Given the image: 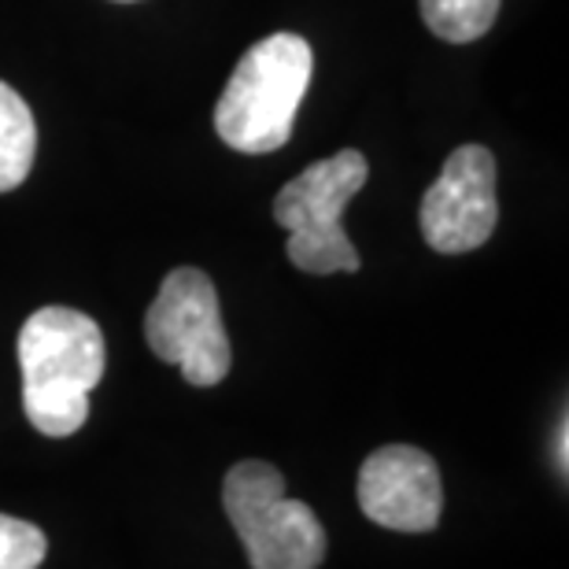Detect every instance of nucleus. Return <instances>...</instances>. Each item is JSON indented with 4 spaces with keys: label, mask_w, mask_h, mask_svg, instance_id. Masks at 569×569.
<instances>
[{
    "label": "nucleus",
    "mask_w": 569,
    "mask_h": 569,
    "mask_svg": "<svg viewBox=\"0 0 569 569\" xmlns=\"http://www.w3.org/2000/svg\"><path fill=\"white\" fill-rule=\"evenodd\" d=\"M566 432H569V422L562 418V426H559V466H562V470H566V459H569V455H566Z\"/></svg>",
    "instance_id": "nucleus-11"
},
{
    "label": "nucleus",
    "mask_w": 569,
    "mask_h": 569,
    "mask_svg": "<svg viewBox=\"0 0 569 569\" xmlns=\"http://www.w3.org/2000/svg\"><path fill=\"white\" fill-rule=\"evenodd\" d=\"M499 16V0H422L426 27L440 41L466 44L485 38Z\"/></svg>",
    "instance_id": "nucleus-9"
},
{
    "label": "nucleus",
    "mask_w": 569,
    "mask_h": 569,
    "mask_svg": "<svg viewBox=\"0 0 569 569\" xmlns=\"http://www.w3.org/2000/svg\"><path fill=\"white\" fill-rule=\"evenodd\" d=\"M496 156L485 144L455 148L422 197V237L432 252L462 256L496 233Z\"/></svg>",
    "instance_id": "nucleus-6"
},
{
    "label": "nucleus",
    "mask_w": 569,
    "mask_h": 569,
    "mask_svg": "<svg viewBox=\"0 0 569 569\" xmlns=\"http://www.w3.org/2000/svg\"><path fill=\"white\" fill-rule=\"evenodd\" d=\"M370 163L356 148L311 163L303 174H296L289 186L278 192L274 219L289 241H284V256L303 274H356L359 252L348 241L340 214L348 203L359 197L367 186Z\"/></svg>",
    "instance_id": "nucleus-3"
},
{
    "label": "nucleus",
    "mask_w": 569,
    "mask_h": 569,
    "mask_svg": "<svg viewBox=\"0 0 569 569\" xmlns=\"http://www.w3.org/2000/svg\"><path fill=\"white\" fill-rule=\"evenodd\" d=\"M104 333L74 307H41L19 329L22 411L44 437H74L89 418V392L104 378Z\"/></svg>",
    "instance_id": "nucleus-1"
},
{
    "label": "nucleus",
    "mask_w": 569,
    "mask_h": 569,
    "mask_svg": "<svg viewBox=\"0 0 569 569\" xmlns=\"http://www.w3.org/2000/svg\"><path fill=\"white\" fill-rule=\"evenodd\" d=\"M144 340L156 359L174 362L181 378L197 389L219 385L233 367L219 292L197 267H178L163 278L144 315Z\"/></svg>",
    "instance_id": "nucleus-5"
},
{
    "label": "nucleus",
    "mask_w": 569,
    "mask_h": 569,
    "mask_svg": "<svg viewBox=\"0 0 569 569\" xmlns=\"http://www.w3.org/2000/svg\"><path fill=\"white\" fill-rule=\"evenodd\" d=\"M49 555V540L33 521L0 515V569H38Z\"/></svg>",
    "instance_id": "nucleus-10"
},
{
    "label": "nucleus",
    "mask_w": 569,
    "mask_h": 569,
    "mask_svg": "<svg viewBox=\"0 0 569 569\" xmlns=\"http://www.w3.org/2000/svg\"><path fill=\"white\" fill-rule=\"evenodd\" d=\"M311 74L315 52L300 33H270L252 44L214 108L219 138L244 156H263L289 144Z\"/></svg>",
    "instance_id": "nucleus-2"
},
{
    "label": "nucleus",
    "mask_w": 569,
    "mask_h": 569,
    "mask_svg": "<svg viewBox=\"0 0 569 569\" xmlns=\"http://www.w3.org/2000/svg\"><path fill=\"white\" fill-rule=\"evenodd\" d=\"M359 507L370 521L396 532L440 526L443 485L437 462L415 443H385L359 470Z\"/></svg>",
    "instance_id": "nucleus-7"
},
{
    "label": "nucleus",
    "mask_w": 569,
    "mask_h": 569,
    "mask_svg": "<svg viewBox=\"0 0 569 569\" xmlns=\"http://www.w3.org/2000/svg\"><path fill=\"white\" fill-rule=\"evenodd\" d=\"M38 156V122L27 100L8 82H0V192H11L27 181Z\"/></svg>",
    "instance_id": "nucleus-8"
},
{
    "label": "nucleus",
    "mask_w": 569,
    "mask_h": 569,
    "mask_svg": "<svg viewBox=\"0 0 569 569\" xmlns=\"http://www.w3.org/2000/svg\"><path fill=\"white\" fill-rule=\"evenodd\" d=\"M222 507L252 569H318L326 529L300 499L284 496V477L263 459L237 462L222 481Z\"/></svg>",
    "instance_id": "nucleus-4"
}]
</instances>
